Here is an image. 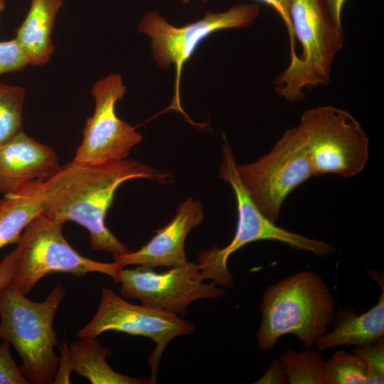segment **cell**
<instances>
[{
  "instance_id": "6da1fadb",
  "label": "cell",
  "mask_w": 384,
  "mask_h": 384,
  "mask_svg": "<svg viewBox=\"0 0 384 384\" xmlns=\"http://www.w3.org/2000/svg\"><path fill=\"white\" fill-rule=\"evenodd\" d=\"M136 178L166 184L174 176L134 159L100 163L72 160L42 180L41 215L60 223L73 221L82 225L89 232L92 250L113 256L129 253L132 250L109 230L105 218L119 186Z\"/></svg>"
},
{
  "instance_id": "7a4b0ae2",
  "label": "cell",
  "mask_w": 384,
  "mask_h": 384,
  "mask_svg": "<svg viewBox=\"0 0 384 384\" xmlns=\"http://www.w3.org/2000/svg\"><path fill=\"white\" fill-rule=\"evenodd\" d=\"M260 311L257 340L261 351L272 350L287 334L310 348L332 324L334 299L319 274L301 271L270 285L262 295Z\"/></svg>"
},
{
  "instance_id": "3957f363",
  "label": "cell",
  "mask_w": 384,
  "mask_h": 384,
  "mask_svg": "<svg viewBox=\"0 0 384 384\" xmlns=\"http://www.w3.org/2000/svg\"><path fill=\"white\" fill-rule=\"evenodd\" d=\"M65 294L60 283L42 302L31 301L10 284L0 292V340L15 348L29 383L50 384L55 378L60 358L54 351L53 320Z\"/></svg>"
},
{
  "instance_id": "277c9868",
  "label": "cell",
  "mask_w": 384,
  "mask_h": 384,
  "mask_svg": "<svg viewBox=\"0 0 384 384\" xmlns=\"http://www.w3.org/2000/svg\"><path fill=\"white\" fill-rule=\"evenodd\" d=\"M237 165L233 150L225 142L222 146L219 175L234 191L238 223L235 235L227 246L213 247L199 254L198 263L205 280L211 279L217 285L232 288L233 279L228 268V258L247 244L258 240L278 241L319 256L329 255L335 250L329 242L306 238L276 225L263 214L247 192L238 176Z\"/></svg>"
},
{
  "instance_id": "5b68a950",
  "label": "cell",
  "mask_w": 384,
  "mask_h": 384,
  "mask_svg": "<svg viewBox=\"0 0 384 384\" xmlns=\"http://www.w3.org/2000/svg\"><path fill=\"white\" fill-rule=\"evenodd\" d=\"M291 18L302 53L274 80L277 93L297 102L306 87L330 80L332 62L343 43V29L331 20L323 0H292Z\"/></svg>"
},
{
  "instance_id": "8992f818",
  "label": "cell",
  "mask_w": 384,
  "mask_h": 384,
  "mask_svg": "<svg viewBox=\"0 0 384 384\" xmlns=\"http://www.w3.org/2000/svg\"><path fill=\"white\" fill-rule=\"evenodd\" d=\"M297 127L314 176L336 174L348 178L364 169L369 157V139L347 111L331 105L308 109Z\"/></svg>"
},
{
  "instance_id": "52a82bcc",
  "label": "cell",
  "mask_w": 384,
  "mask_h": 384,
  "mask_svg": "<svg viewBox=\"0 0 384 384\" xmlns=\"http://www.w3.org/2000/svg\"><path fill=\"white\" fill-rule=\"evenodd\" d=\"M63 225L43 215L28 223L16 243L18 261L12 287L27 296L40 279L55 273L81 277L97 272L116 281L121 267L114 261L102 262L80 255L64 238Z\"/></svg>"
},
{
  "instance_id": "ba28073f",
  "label": "cell",
  "mask_w": 384,
  "mask_h": 384,
  "mask_svg": "<svg viewBox=\"0 0 384 384\" xmlns=\"http://www.w3.org/2000/svg\"><path fill=\"white\" fill-rule=\"evenodd\" d=\"M247 192L270 220L275 223L286 198L314 176L309 153L297 126L287 129L273 148L257 161L237 165Z\"/></svg>"
},
{
  "instance_id": "9c48e42d",
  "label": "cell",
  "mask_w": 384,
  "mask_h": 384,
  "mask_svg": "<svg viewBox=\"0 0 384 384\" xmlns=\"http://www.w3.org/2000/svg\"><path fill=\"white\" fill-rule=\"evenodd\" d=\"M259 11L257 4H238L223 12H207L203 18L181 27L170 24L157 11L146 12L144 15L139 31L150 37L154 60L162 68L168 69L171 64L176 68L175 92L170 109L185 114L179 94L182 70L199 44L220 30L250 26Z\"/></svg>"
},
{
  "instance_id": "30bf717a",
  "label": "cell",
  "mask_w": 384,
  "mask_h": 384,
  "mask_svg": "<svg viewBox=\"0 0 384 384\" xmlns=\"http://www.w3.org/2000/svg\"><path fill=\"white\" fill-rule=\"evenodd\" d=\"M194 330L191 323L176 314L129 303L110 288L104 287L95 315L78 331L77 336L97 338L104 332L113 331L149 338L156 346L147 359L151 370L147 381L154 384L157 383L159 365L168 343Z\"/></svg>"
},
{
  "instance_id": "8fae6325",
  "label": "cell",
  "mask_w": 384,
  "mask_h": 384,
  "mask_svg": "<svg viewBox=\"0 0 384 384\" xmlns=\"http://www.w3.org/2000/svg\"><path fill=\"white\" fill-rule=\"evenodd\" d=\"M154 269L144 265L129 269L121 267L115 281L121 284V296L183 316L194 301L225 294L223 289L213 282H204L199 263L188 261L163 272H156Z\"/></svg>"
},
{
  "instance_id": "7c38bea8",
  "label": "cell",
  "mask_w": 384,
  "mask_h": 384,
  "mask_svg": "<svg viewBox=\"0 0 384 384\" xmlns=\"http://www.w3.org/2000/svg\"><path fill=\"white\" fill-rule=\"evenodd\" d=\"M125 92L119 74H112L94 84L91 93L95 111L86 120L82 142L73 160L100 163L124 159L142 142V135L116 114V103Z\"/></svg>"
},
{
  "instance_id": "4fadbf2b",
  "label": "cell",
  "mask_w": 384,
  "mask_h": 384,
  "mask_svg": "<svg viewBox=\"0 0 384 384\" xmlns=\"http://www.w3.org/2000/svg\"><path fill=\"white\" fill-rule=\"evenodd\" d=\"M203 218L201 202L190 197L178 206L168 224L155 230L147 243L137 251L114 255V260L121 267L144 265L171 268L184 265L188 262L184 248L186 237Z\"/></svg>"
},
{
  "instance_id": "5bb4252c",
  "label": "cell",
  "mask_w": 384,
  "mask_h": 384,
  "mask_svg": "<svg viewBox=\"0 0 384 384\" xmlns=\"http://www.w3.org/2000/svg\"><path fill=\"white\" fill-rule=\"evenodd\" d=\"M60 167L55 151L23 132L0 144V193H13Z\"/></svg>"
},
{
  "instance_id": "9a60e30c",
  "label": "cell",
  "mask_w": 384,
  "mask_h": 384,
  "mask_svg": "<svg viewBox=\"0 0 384 384\" xmlns=\"http://www.w3.org/2000/svg\"><path fill=\"white\" fill-rule=\"evenodd\" d=\"M378 303L370 309L357 315L351 307L339 309L334 315L333 329L321 336L314 343L319 351L342 345L361 346L384 335V288Z\"/></svg>"
},
{
  "instance_id": "2e32d148",
  "label": "cell",
  "mask_w": 384,
  "mask_h": 384,
  "mask_svg": "<svg viewBox=\"0 0 384 384\" xmlns=\"http://www.w3.org/2000/svg\"><path fill=\"white\" fill-rule=\"evenodd\" d=\"M63 4V0H31L24 21L16 29L15 38L29 64L34 66L46 64L54 53L52 32Z\"/></svg>"
},
{
  "instance_id": "e0dca14e",
  "label": "cell",
  "mask_w": 384,
  "mask_h": 384,
  "mask_svg": "<svg viewBox=\"0 0 384 384\" xmlns=\"http://www.w3.org/2000/svg\"><path fill=\"white\" fill-rule=\"evenodd\" d=\"M42 180L33 181L0 199V249L16 244L28 223L41 215Z\"/></svg>"
},
{
  "instance_id": "ac0fdd59",
  "label": "cell",
  "mask_w": 384,
  "mask_h": 384,
  "mask_svg": "<svg viewBox=\"0 0 384 384\" xmlns=\"http://www.w3.org/2000/svg\"><path fill=\"white\" fill-rule=\"evenodd\" d=\"M70 344L69 354L73 371L86 378L93 384H143L147 380L122 375L107 363L111 350L102 346L96 338H80Z\"/></svg>"
},
{
  "instance_id": "d6986e66",
  "label": "cell",
  "mask_w": 384,
  "mask_h": 384,
  "mask_svg": "<svg viewBox=\"0 0 384 384\" xmlns=\"http://www.w3.org/2000/svg\"><path fill=\"white\" fill-rule=\"evenodd\" d=\"M284 368L287 383L327 384L324 373V361L321 354L314 350L296 352L289 349L279 358Z\"/></svg>"
},
{
  "instance_id": "ffe728a7",
  "label": "cell",
  "mask_w": 384,
  "mask_h": 384,
  "mask_svg": "<svg viewBox=\"0 0 384 384\" xmlns=\"http://www.w3.org/2000/svg\"><path fill=\"white\" fill-rule=\"evenodd\" d=\"M26 90L0 81V144L23 132V107Z\"/></svg>"
},
{
  "instance_id": "44dd1931",
  "label": "cell",
  "mask_w": 384,
  "mask_h": 384,
  "mask_svg": "<svg viewBox=\"0 0 384 384\" xmlns=\"http://www.w3.org/2000/svg\"><path fill=\"white\" fill-rule=\"evenodd\" d=\"M327 384L367 383V370L362 360L354 353L336 351L324 361Z\"/></svg>"
},
{
  "instance_id": "7402d4cb",
  "label": "cell",
  "mask_w": 384,
  "mask_h": 384,
  "mask_svg": "<svg viewBox=\"0 0 384 384\" xmlns=\"http://www.w3.org/2000/svg\"><path fill=\"white\" fill-rule=\"evenodd\" d=\"M367 370V383H384V339L380 338L354 350Z\"/></svg>"
},
{
  "instance_id": "603a6c76",
  "label": "cell",
  "mask_w": 384,
  "mask_h": 384,
  "mask_svg": "<svg viewBox=\"0 0 384 384\" xmlns=\"http://www.w3.org/2000/svg\"><path fill=\"white\" fill-rule=\"evenodd\" d=\"M28 60L16 38L0 42V75L23 70Z\"/></svg>"
},
{
  "instance_id": "cb8c5ba5",
  "label": "cell",
  "mask_w": 384,
  "mask_h": 384,
  "mask_svg": "<svg viewBox=\"0 0 384 384\" xmlns=\"http://www.w3.org/2000/svg\"><path fill=\"white\" fill-rule=\"evenodd\" d=\"M8 342L0 343V384H28L14 361Z\"/></svg>"
},
{
  "instance_id": "d4e9b609",
  "label": "cell",
  "mask_w": 384,
  "mask_h": 384,
  "mask_svg": "<svg viewBox=\"0 0 384 384\" xmlns=\"http://www.w3.org/2000/svg\"><path fill=\"white\" fill-rule=\"evenodd\" d=\"M206 2L207 0H203ZM274 9L283 20L287 29L290 44V62L299 58L296 51V38L291 18L292 0H257Z\"/></svg>"
},
{
  "instance_id": "484cf974",
  "label": "cell",
  "mask_w": 384,
  "mask_h": 384,
  "mask_svg": "<svg viewBox=\"0 0 384 384\" xmlns=\"http://www.w3.org/2000/svg\"><path fill=\"white\" fill-rule=\"evenodd\" d=\"M17 261L18 255L16 248L5 255L0 260V292L11 283Z\"/></svg>"
},
{
  "instance_id": "4316f807",
  "label": "cell",
  "mask_w": 384,
  "mask_h": 384,
  "mask_svg": "<svg viewBox=\"0 0 384 384\" xmlns=\"http://www.w3.org/2000/svg\"><path fill=\"white\" fill-rule=\"evenodd\" d=\"M255 383L283 384L287 383V378L279 359H274L265 373Z\"/></svg>"
},
{
  "instance_id": "83f0119b",
  "label": "cell",
  "mask_w": 384,
  "mask_h": 384,
  "mask_svg": "<svg viewBox=\"0 0 384 384\" xmlns=\"http://www.w3.org/2000/svg\"><path fill=\"white\" fill-rule=\"evenodd\" d=\"M62 356L58 366V372L53 383H69V374L73 371L72 363L69 354V349L66 342L63 343Z\"/></svg>"
},
{
  "instance_id": "f1b7e54d",
  "label": "cell",
  "mask_w": 384,
  "mask_h": 384,
  "mask_svg": "<svg viewBox=\"0 0 384 384\" xmlns=\"http://www.w3.org/2000/svg\"><path fill=\"white\" fill-rule=\"evenodd\" d=\"M327 11L336 24V26L342 28V12L345 3L347 0H323Z\"/></svg>"
},
{
  "instance_id": "f546056e",
  "label": "cell",
  "mask_w": 384,
  "mask_h": 384,
  "mask_svg": "<svg viewBox=\"0 0 384 384\" xmlns=\"http://www.w3.org/2000/svg\"><path fill=\"white\" fill-rule=\"evenodd\" d=\"M5 8V1L4 0H0V13L4 11Z\"/></svg>"
},
{
  "instance_id": "4dcf8cb0",
  "label": "cell",
  "mask_w": 384,
  "mask_h": 384,
  "mask_svg": "<svg viewBox=\"0 0 384 384\" xmlns=\"http://www.w3.org/2000/svg\"><path fill=\"white\" fill-rule=\"evenodd\" d=\"M183 3H188V2H189V0H183Z\"/></svg>"
}]
</instances>
